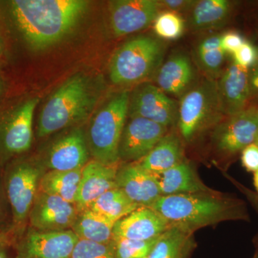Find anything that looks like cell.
<instances>
[{
	"mask_svg": "<svg viewBox=\"0 0 258 258\" xmlns=\"http://www.w3.org/2000/svg\"><path fill=\"white\" fill-rule=\"evenodd\" d=\"M85 0H14L11 10L17 26L30 47L42 50L62 40L86 13Z\"/></svg>",
	"mask_w": 258,
	"mask_h": 258,
	"instance_id": "6da1fadb",
	"label": "cell"
},
{
	"mask_svg": "<svg viewBox=\"0 0 258 258\" xmlns=\"http://www.w3.org/2000/svg\"><path fill=\"white\" fill-rule=\"evenodd\" d=\"M150 208L171 225L193 232L219 222L247 217L242 202L215 191L161 196Z\"/></svg>",
	"mask_w": 258,
	"mask_h": 258,
	"instance_id": "7a4b0ae2",
	"label": "cell"
},
{
	"mask_svg": "<svg viewBox=\"0 0 258 258\" xmlns=\"http://www.w3.org/2000/svg\"><path fill=\"white\" fill-rule=\"evenodd\" d=\"M96 101L89 79L82 74L75 75L57 88L42 108L37 136L47 137L85 119Z\"/></svg>",
	"mask_w": 258,
	"mask_h": 258,
	"instance_id": "3957f363",
	"label": "cell"
},
{
	"mask_svg": "<svg viewBox=\"0 0 258 258\" xmlns=\"http://www.w3.org/2000/svg\"><path fill=\"white\" fill-rule=\"evenodd\" d=\"M130 95H115L93 118L86 141L90 154L103 164L118 166V146L128 114Z\"/></svg>",
	"mask_w": 258,
	"mask_h": 258,
	"instance_id": "277c9868",
	"label": "cell"
},
{
	"mask_svg": "<svg viewBox=\"0 0 258 258\" xmlns=\"http://www.w3.org/2000/svg\"><path fill=\"white\" fill-rule=\"evenodd\" d=\"M164 51L162 42L150 36H139L125 42L110 61L111 82L128 85L143 81L160 68Z\"/></svg>",
	"mask_w": 258,
	"mask_h": 258,
	"instance_id": "5b68a950",
	"label": "cell"
},
{
	"mask_svg": "<svg viewBox=\"0 0 258 258\" xmlns=\"http://www.w3.org/2000/svg\"><path fill=\"white\" fill-rule=\"evenodd\" d=\"M223 117L216 81L204 80L181 98L177 123L185 142H191L204 131L218 124Z\"/></svg>",
	"mask_w": 258,
	"mask_h": 258,
	"instance_id": "8992f818",
	"label": "cell"
},
{
	"mask_svg": "<svg viewBox=\"0 0 258 258\" xmlns=\"http://www.w3.org/2000/svg\"><path fill=\"white\" fill-rule=\"evenodd\" d=\"M41 177L40 169L28 161H18L8 169L5 188L15 225L28 218Z\"/></svg>",
	"mask_w": 258,
	"mask_h": 258,
	"instance_id": "52a82bcc",
	"label": "cell"
},
{
	"mask_svg": "<svg viewBox=\"0 0 258 258\" xmlns=\"http://www.w3.org/2000/svg\"><path fill=\"white\" fill-rule=\"evenodd\" d=\"M38 98L28 100L0 121V158L3 160L20 155L30 149L32 122Z\"/></svg>",
	"mask_w": 258,
	"mask_h": 258,
	"instance_id": "ba28073f",
	"label": "cell"
},
{
	"mask_svg": "<svg viewBox=\"0 0 258 258\" xmlns=\"http://www.w3.org/2000/svg\"><path fill=\"white\" fill-rule=\"evenodd\" d=\"M212 140L220 152L236 154L258 142V107H250L227 117L215 126Z\"/></svg>",
	"mask_w": 258,
	"mask_h": 258,
	"instance_id": "9c48e42d",
	"label": "cell"
},
{
	"mask_svg": "<svg viewBox=\"0 0 258 258\" xmlns=\"http://www.w3.org/2000/svg\"><path fill=\"white\" fill-rule=\"evenodd\" d=\"M166 132L167 128L152 120L142 117H130L120 137L119 161L134 163L142 160Z\"/></svg>",
	"mask_w": 258,
	"mask_h": 258,
	"instance_id": "30bf717a",
	"label": "cell"
},
{
	"mask_svg": "<svg viewBox=\"0 0 258 258\" xmlns=\"http://www.w3.org/2000/svg\"><path fill=\"white\" fill-rule=\"evenodd\" d=\"M79 214L75 204L38 191L28 218L35 230L60 231L71 230Z\"/></svg>",
	"mask_w": 258,
	"mask_h": 258,
	"instance_id": "8fae6325",
	"label": "cell"
},
{
	"mask_svg": "<svg viewBox=\"0 0 258 258\" xmlns=\"http://www.w3.org/2000/svg\"><path fill=\"white\" fill-rule=\"evenodd\" d=\"M128 113L169 128L177 121L178 107L160 88L152 84L144 85L130 96Z\"/></svg>",
	"mask_w": 258,
	"mask_h": 258,
	"instance_id": "7c38bea8",
	"label": "cell"
},
{
	"mask_svg": "<svg viewBox=\"0 0 258 258\" xmlns=\"http://www.w3.org/2000/svg\"><path fill=\"white\" fill-rule=\"evenodd\" d=\"M160 2L155 0H117L110 4V24L115 36L143 30L159 14Z\"/></svg>",
	"mask_w": 258,
	"mask_h": 258,
	"instance_id": "4fadbf2b",
	"label": "cell"
},
{
	"mask_svg": "<svg viewBox=\"0 0 258 258\" xmlns=\"http://www.w3.org/2000/svg\"><path fill=\"white\" fill-rule=\"evenodd\" d=\"M79 240L72 230L28 232L23 245L24 258H71Z\"/></svg>",
	"mask_w": 258,
	"mask_h": 258,
	"instance_id": "5bb4252c",
	"label": "cell"
},
{
	"mask_svg": "<svg viewBox=\"0 0 258 258\" xmlns=\"http://www.w3.org/2000/svg\"><path fill=\"white\" fill-rule=\"evenodd\" d=\"M217 86L223 116H232L245 109L252 89L248 69L232 62L217 82Z\"/></svg>",
	"mask_w": 258,
	"mask_h": 258,
	"instance_id": "9a60e30c",
	"label": "cell"
},
{
	"mask_svg": "<svg viewBox=\"0 0 258 258\" xmlns=\"http://www.w3.org/2000/svg\"><path fill=\"white\" fill-rule=\"evenodd\" d=\"M89 155L84 132L76 128L52 144L47 154L45 166L50 170H78L89 161Z\"/></svg>",
	"mask_w": 258,
	"mask_h": 258,
	"instance_id": "2e32d148",
	"label": "cell"
},
{
	"mask_svg": "<svg viewBox=\"0 0 258 258\" xmlns=\"http://www.w3.org/2000/svg\"><path fill=\"white\" fill-rule=\"evenodd\" d=\"M117 187L139 207H152L161 194L155 176L148 172L138 163H127L118 168Z\"/></svg>",
	"mask_w": 258,
	"mask_h": 258,
	"instance_id": "e0dca14e",
	"label": "cell"
},
{
	"mask_svg": "<svg viewBox=\"0 0 258 258\" xmlns=\"http://www.w3.org/2000/svg\"><path fill=\"white\" fill-rule=\"evenodd\" d=\"M171 226V224L156 210L149 207H139L127 216L115 222L113 227V238L155 240Z\"/></svg>",
	"mask_w": 258,
	"mask_h": 258,
	"instance_id": "ac0fdd59",
	"label": "cell"
},
{
	"mask_svg": "<svg viewBox=\"0 0 258 258\" xmlns=\"http://www.w3.org/2000/svg\"><path fill=\"white\" fill-rule=\"evenodd\" d=\"M118 166L102 164L92 159L83 168L76 205L79 212L90 209L103 194L117 188Z\"/></svg>",
	"mask_w": 258,
	"mask_h": 258,
	"instance_id": "d6986e66",
	"label": "cell"
},
{
	"mask_svg": "<svg viewBox=\"0 0 258 258\" xmlns=\"http://www.w3.org/2000/svg\"><path fill=\"white\" fill-rule=\"evenodd\" d=\"M154 176L157 180L161 196L214 191L204 184L193 166L185 160Z\"/></svg>",
	"mask_w": 258,
	"mask_h": 258,
	"instance_id": "ffe728a7",
	"label": "cell"
},
{
	"mask_svg": "<svg viewBox=\"0 0 258 258\" xmlns=\"http://www.w3.org/2000/svg\"><path fill=\"white\" fill-rule=\"evenodd\" d=\"M158 87L165 93L179 96L192 82V64L187 56L177 54L161 64L157 71Z\"/></svg>",
	"mask_w": 258,
	"mask_h": 258,
	"instance_id": "44dd1931",
	"label": "cell"
},
{
	"mask_svg": "<svg viewBox=\"0 0 258 258\" xmlns=\"http://www.w3.org/2000/svg\"><path fill=\"white\" fill-rule=\"evenodd\" d=\"M183 161L184 149L179 137L174 134H166L152 150L137 163L148 172L156 175Z\"/></svg>",
	"mask_w": 258,
	"mask_h": 258,
	"instance_id": "7402d4cb",
	"label": "cell"
},
{
	"mask_svg": "<svg viewBox=\"0 0 258 258\" xmlns=\"http://www.w3.org/2000/svg\"><path fill=\"white\" fill-rule=\"evenodd\" d=\"M195 247L193 232L171 225L158 237L148 258H189Z\"/></svg>",
	"mask_w": 258,
	"mask_h": 258,
	"instance_id": "603a6c76",
	"label": "cell"
},
{
	"mask_svg": "<svg viewBox=\"0 0 258 258\" xmlns=\"http://www.w3.org/2000/svg\"><path fill=\"white\" fill-rule=\"evenodd\" d=\"M115 223L91 209L79 212L71 230L81 240L97 243H109L113 240Z\"/></svg>",
	"mask_w": 258,
	"mask_h": 258,
	"instance_id": "cb8c5ba5",
	"label": "cell"
},
{
	"mask_svg": "<svg viewBox=\"0 0 258 258\" xmlns=\"http://www.w3.org/2000/svg\"><path fill=\"white\" fill-rule=\"evenodd\" d=\"M82 169L74 171L50 170L42 176L38 191L55 195L76 205Z\"/></svg>",
	"mask_w": 258,
	"mask_h": 258,
	"instance_id": "d4e9b609",
	"label": "cell"
},
{
	"mask_svg": "<svg viewBox=\"0 0 258 258\" xmlns=\"http://www.w3.org/2000/svg\"><path fill=\"white\" fill-rule=\"evenodd\" d=\"M232 4L227 0H202L196 2L191 11V26L197 30L218 28L228 18Z\"/></svg>",
	"mask_w": 258,
	"mask_h": 258,
	"instance_id": "484cf974",
	"label": "cell"
},
{
	"mask_svg": "<svg viewBox=\"0 0 258 258\" xmlns=\"http://www.w3.org/2000/svg\"><path fill=\"white\" fill-rule=\"evenodd\" d=\"M139 208L119 188L109 190L101 195L91 205V210L106 217L113 223Z\"/></svg>",
	"mask_w": 258,
	"mask_h": 258,
	"instance_id": "4316f807",
	"label": "cell"
},
{
	"mask_svg": "<svg viewBox=\"0 0 258 258\" xmlns=\"http://www.w3.org/2000/svg\"><path fill=\"white\" fill-rule=\"evenodd\" d=\"M220 35L206 37L200 42L197 48V59L201 69L210 74L221 71L225 52L221 46Z\"/></svg>",
	"mask_w": 258,
	"mask_h": 258,
	"instance_id": "83f0119b",
	"label": "cell"
},
{
	"mask_svg": "<svg viewBox=\"0 0 258 258\" xmlns=\"http://www.w3.org/2000/svg\"><path fill=\"white\" fill-rule=\"evenodd\" d=\"M154 29L156 34L161 38L175 40L184 32V20L174 12H164L159 13L154 20Z\"/></svg>",
	"mask_w": 258,
	"mask_h": 258,
	"instance_id": "f1b7e54d",
	"label": "cell"
},
{
	"mask_svg": "<svg viewBox=\"0 0 258 258\" xmlns=\"http://www.w3.org/2000/svg\"><path fill=\"white\" fill-rule=\"evenodd\" d=\"M157 240H137L114 237L115 258L148 257Z\"/></svg>",
	"mask_w": 258,
	"mask_h": 258,
	"instance_id": "f546056e",
	"label": "cell"
},
{
	"mask_svg": "<svg viewBox=\"0 0 258 258\" xmlns=\"http://www.w3.org/2000/svg\"><path fill=\"white\" fill-rule=\"evenodd\" d=\"M71 258H115L114 240L101 244L79 239Z\"/></svg>",
	"mask_w": 258,
	"mask_h": 258,
	"instance_id": "4dcf8cb0",
	"label": "cell"
},
{
	"mask_svg": "<svg viewBox=\"0 0 258 258\" xmlns=\"http://www.w3.org/2000/svg\"><path fill=\"white\" fill-rule=\"evenodd\" d=\"M234 62L248 69L249 67L255 64L257 61V52L255 47L249 43V42L244 41L243 44L237 50L232 54Z\"/></svg>",
	"mask_w": 258,
	"mask_h": 258,
	"instance_id": "1f68e13d",
	"label": "cell"
},
{
	"mask_svg": "<svg viewBox=\"0 0 258 258\" xmlns=\"http://www.w3.org/2000/svg\"><path fill=\"white\" fill-rule=\"evenodd\" d=\"M241 161L246 170L253 173L258 171V142L244 148L242 151Z\"/></svg>",
	"mask_w": 258,
	"mask_h": 258,
	"instance_id": "d6a6232c",
	"label": "cell"
},
{
	"mask_svg": "<svg viewBox=\"0 0 258 258\" xmlns=\"http://www.w3.org/2000/svg\"><path fill=\"white\" fill-rule=\"evenodd\" d=\"M221 46L224 51L228 53L233 54L243 44L244 39L240 34L236 32H227L222 35Z\"/></svg>",
	"mask_w": 258,
	"mask_h": 258,
	"instance_id": "836d02e7",
	"label": "cell"
},
{
	"mask_svg": "<svg viewBox=\"0 0 258 258\" xmlns=\"http://www.w3.org/2000/svg\"><path fill=\"white\" fill-rule=\"evenodd\" d=\"M196 2L188 1V0H164L160 2L161 5L164 6L168 11L178 13L192 8Z\"/></svg>",
	"mask_w": 258,
	"mask_h": 258,
	"instance_id": "e575fe53",
	"label": "cell"
},
{
	"mask_svg": "<svg viewBox=\"0 0 258 258\" xmlns=\"http://www.w3.org/2000/svg\"><path fill=\"white\" fill-rule=\"evenodd\" d=\"M250 85L251 88L258 93V52L257 61L255 62L253 72L250 74Z\"/></svg>",
	"mask_w": 258,
	"mask_h": 258,
	"instance_id": "d590c367",
	"label": "cell"
},
{
	"mask_svg": "<svg viewBox=\"0 0 258 258\" xmlns=\"http://www.w3.org/2000/svg\"><path fill=\"white\" fill-rule=\"evenodd\" d=\"M0 258H8L4 247V244L0 240Z\"/></svg>",
	"mask_w": 258,
	"mask_h": 258,
	"instance_id": "8d00e7d4",
	"label": "cell"
},
{
	"mask_svg": "<svg viewBox=\"0 0 258 258\" xmlns=\"http://www.w3.org/2000/svg\"><path fill=\"white\" fill-rule=\"evenodd\" d=\"M254 185L258 192V171L254 173Z\"/></svg>",
	"mask_w": 258,
	"mask_h": 258,
	"instance_id": "74e56055",
	"label": "cell"
},
{
	"mask_svg": "<svg viewBox=\"0 0 258 258\" xmlns=\"http://www.w3.org/2000/svg\"><path fill=\"white\" fill-rule=\"evenodd\" d=\"M253 258H258V252H257V253L254 254Z\"/></svg>",
	"mask_w": 258,
	"mask_h": 258,
	"instance_id": "f35d334b",
	"label": "cell"
},
{
	"mask_svg": "<svg viewBox=\"0 0 258 258\" xmlns=\"http://www.w3.org/2000/svg\"><path fill=\"white\" fill-rule=\"evenodd\" d=\"M0 91H1V83H0Z\"/></svg>",
	"mask_w": 258,
	"mask_h": 258,
	"instance_id": "ab89813d",
	"label": "cell"
},
{
	"mask_svg": "<svg viewBox=\"0 0 258 258\" xmlns=\"http://www.w3.org/2000/svg\"><path fill=\"white\" fill-rule=\"evenodd\" d=\"M0 205H1V200H0Z\"/></svg>",
	"mask_w": 258,
	"mask_h": 258,
	"instance_id": "60d3db41",
	"label": "cell"
},
{
	"mask_svg": "<svg viewBox=\"0 0 258 258\" xmlns=\"http://www.w3.org/2000/svg\"><path fill=\"white\" fill-rule=\"evenodd\" d=\"M0 49H1V46H0Z\"/></svg>",
	"mask_w": 258,
	"mask_h": 258,
	"instance_id": "b9f144b4",
	"label": "cell"
},
{
	"mask_svg": "<svg viewBox=\"0 0 258 258\" xmlns=\"http://www.w3.org/2000/svg\"><path fill=\"white\" fill-rule=\"evenodd\" d=\"M144 258H148V257H144Z\"/></svg>",
	"mask_w": 258,
	"mask_h": 258,
	"instance_id": "7bdbcfd3",
	"label": "cell"
},
{
	"mask_svg": "<svg viewBox=\"0 0 258 258\" xmlns=\"http://www.w3.org/2000/svg\"><path fill=\"white\" fill-rule=\"evenodd\" d=\"M33 258H35V257H33Z\"/></svg>",
	"mask_w": 258,
	"mask_h": 258,
	"instance_id": "ee69618b",
	"label": "cell"
}]
</instances>
